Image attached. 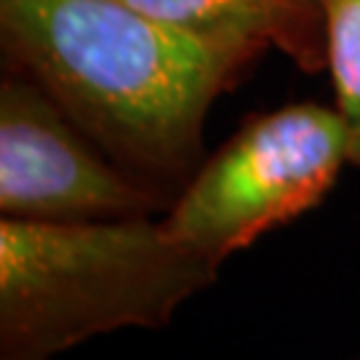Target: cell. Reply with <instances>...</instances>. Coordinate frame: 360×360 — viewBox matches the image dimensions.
<instances>
[{
	"mask_svg": "<svg viewBox=\"0 0 360 360\" xmlns=\"http://www.w3.org/2000/svg\"><path fill=\"white\" fill-rule=\"evenodd\" d=\"M321 19L336 112L347 129L349 163L360 166V0H321Z\"/></svg>",
	"mask_w": 360,
	"mask_h": 360,
	"instance_id": "obj_6",
	"label": "cell"
},
{
	"mask_svg": "<svg viewBox=\"0 0 360 360\" xmlns=\"http://www.w3.org/2000/svg\"><path fill=\"white\" fill-rule=\"evenodd\" d=\"M32 77L0 89V214L25 221L150 217L163 195L110 163Z\"/></svg>",
	"mask_w": 360,
	"mask_h": 360,
	"instance_id": "obj_4",
	"label": "cell"
},
{
	"mask_svg": "<svg viewBox=\"0 0 360 360\" xmlns=\"http://www.w3.org/2000/svg\"><path fill=\"white\" fill-rule=\"evenodd\" d=\"M349 360H360V352H358V355H352V358H349Z\"/></svg>",
	"mask_w": 360,
	"mask_h": 360,
	"instance_id": "obj_7",
	"label": "cell"
},
{
	"mask_svg": "<svg viewBox=\"0 0 360 360\" xmlns=\"http://www.w3.org/2000/svg\"><path fill=\"white\" fill-rule=\"evenodd\" d=\"M221 264L163 219H0V360H53L120 328H166Z\"/></svg>",
	"mask_w": 360,
	"mask_h": 360,
	"instance_id": "obj_2",
	"label": "cell"
},
{
	"mask_svg": "<svg viewBox=\"0 0 360 360\" xmlns=\"http://www.w3.org/2000/svg\"><path fill=\"white\" fill-rule=\"evenodd\" d=\"M155 22L232 53L245 62L257 49L278 43L304 59L315 49L309 25L318 19V0H126Z\"/></svg>",
	"mask_w": 360,
	"mask_h": 360,
	"instance_id": "obj_5",
	"label": "cell"
},
{
	"mask_svg": "<svg viewBox=\"0 0 360 360\" xmlns=\"http://www.w3.org/2000/svg\"><path fill=\"white\" fill-rule=\"evenodd\" d=\"M349 163L345 120L321 104L251 117L181 187L166 230L221 264L264 232L315 208Z\"/></svg>",
	"mask_w": 360,
	"mask_h": 360,
	"instance_id": "obj_3",
	"label": "cell"
},
{
	"mask_svg": "<svg viewBox=\"0 0 360 360\" xmlns=\"http://www.w3.org/2000/svg\"><path fill=\"white\" fill-rule=\"evenodd\" d=\"M0 22L30 77L117 166L153 190L190 181L240 59L126 0H0Z\"/></svg>",
	"mask_w": 360,
	"mask_h": 360,
	"instance_id": "obj_1",
	"label": "cell"
},
{
	"mask_svg": "<svg viewBox=\"0 0 360 360\" xmlns=\"http://www.w3.org/2000/svg\"><path fill=\"white\" fill-rule=\"evenodd\" d=\"M318 3H321V0H318Z\"/></svg>",
	"mask_w": 360,
	"mask_h": 360,
	"instance_id": "obj_8",
	"label": "cell"
}]
</instances>
